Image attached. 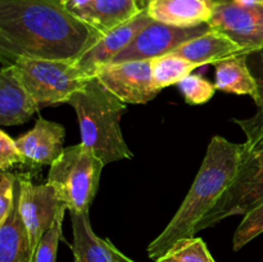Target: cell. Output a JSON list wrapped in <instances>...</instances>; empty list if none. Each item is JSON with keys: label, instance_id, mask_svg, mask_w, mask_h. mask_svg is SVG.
Wrapping results in <instances>:
<instances>
[{"label": "cell", "instance_id": "cell-14", "mask_svg": "<svg viewBox=\"0 0 263 262\" xmlns=\"http://www.w3.org/2000/svg\"><path fill=\"white\" fill-rule=\"evenodd\" d=\"M216 5V0H151L146 10L157 22L186 28L210 22Z\"/></svg>", "mask_w": 263, "mask_h": 262}, {"label": "cell", "instance_id": "cell-11", "mask_svg": "<svg viewBox=\"0 0 263 262\" xmlns=\"http://www.w3.org/2000/svg\"><path fill=\"white\" fill-rule=\"evenodd\" d=\"M153 21L148 10H141L127 22L102 33L100 38L74 61V63L87 77H92L98 67L110 63L113 58L125 50L136 35Z\"/></svg>", "mask_w": 263, "mask_h": 262}, {"label": "cell", "instance_id": "cell-16", "mask_svg": "<svg viewBox=\"0 0 263 262\" xmlns=\"http://www.w3.org/2000/svg\"><path fill=\"white\" fill-rule=\"evenodd\" d=\"M175 53L202 67L205 64H216L230 57L240 55L244 51L228 35L211 28L208 32L185 43Z\"/></svg>", "mask_w": 263, "mask_h": 262}, {"label": "cell", "instance_id": "cell-7", "mask_svg": "<svg viewBox=\"0 0 263 262\" xmlns=\"http://www.w3.org/2000/svg\"><path fill=\"white\" fill-rule=\"evenodd\" d=\"M17 205L35 253L37 244L51 228L64 203L50 184L35 185L30 175L20 174L17 175Z\"/></svg>", "mask_w": 263, "mask_h": 262}, {"label": "cell", "instance_id": "cell-12", "mask_svg": "<svg viewBox=\"0 0 263 262\" xmlns=\"http://www.w3.org/2000/svg\"><path fill=\"white\" fill-rule=\"evenodd\" d=\"M66 130L58 122L39 117L35 126L17 139L26 161L36 166H51L63 153Z\"/></svg>", "mask_w": 263, "mask_h": 262}, {"label": "cell", "instance_id": "cell-4", "mask_svg": "<svg viewBox=\"0 0 263 262\" xmlns=\"http://www.w3.org/2000/svg\"><path fill=\"white\" fill-rule=\"evenodd\" d=\"M103 162L84 144L64 148L62 156L50 166L48 184L69 212H86L99 188Z\"/></svg>", "mask_w": 263, "mask_h": 262}, {"label": "cell", "instance_id": "cell-29", "mask_svg": "<svg viewBox=\"0 0 263 262\" xmlns=\"http://www.w3.org/2000/svg\"><path fill=\"white\" fill-rule=\"evenodd\" d=\"M116 262H134V261L131 258H128L126 254H123L120 249L116 248Z\"/></svg>", "mask_w": 263, "mask_h": 262}, {"label": "cell", "instance_id": "cell-23", "mask_svg": "<svg viewBox=\"0 0 263 262\" xmlns=\"http://www.w3.org/2000/svg\"><path fill=\"white\" fill-rule=\"evenodd\" d=\"M68 210L67 205L59 210L54 223L51 228L41 238L40 243L35 251V261L33 262H57V252H58V244L62 239V223H63L64 212Z\"/></svg>", "mask_w": 263, "mask_h": 262}, {"label": "cell", "instance_id": "cell-2", "mask_svg": "<svg viewBox=\"0 0 263 262\" xmlns=\"http://www.w3.org/2000/svg\"><path fill=\"white\" fill-rule=\"evenodd\" d=\"M244 157V143L236 144L213 136L189 193L164 230L148 246V256L156 261L177 240L192 238L221 195L235 179Z\"/></svg>", "mask_w": 263, "mask_h": 262}, {"label": "cell", "instance_id": "cell-6", "mask_svg": "<svg viewBox=\"0 0 263 262\" xmlns=\"http://www.w3.org/2000/svg\"><path fill=\"white\" fill-rule=\"evenodd\" d=\"M263 203V148L244 154L239 171L226 192L199 225V231L236 215H248Z\"/></svg>", "mask_w": 263, "mask_h": 262}, {"label": "cell", "instance_id": "cell-25", "mask_svg": "<svg viewBox=\"0 0 263 262\" xmlns=\"http://www.w3.org/2000/svg\"><path fill=\"white\" fill-rule=\"evenodd\" d=\"M263 233V203L244 216L233 238L234 251H240L244 246Z\"/></svg>", "mask_w": 263, "mask_h": 262}, {"label": "cell", "instance_id": "cell-8", "mask_svg": "<svg viewBox=\"0 0 263 262\" xmlns=\"http://www.w3.org/2000/svg\"><path fill=\"white\" fill-rule=\"evenodd\" d=\"M92 76L126 104H146L161 91L154 84L152 61L103 64Z\"/></svg>", "mask_w": 263, "mask_h": 262}, {"label": "cell", "instance_id": "cell-1", "mask_svg": "<svg viewBox=\"0 0 263 262\" xmlns=\"http://www.w3.org/2000/svg\"><path fill=\"white\" fill-rule=\"evenodd\" d=\"M102 33L69 12L62 0H0V54L74 62Z\"/></svg>", "mask_w": 263, "mask_h": 262}, {"label": "cell", "instance_id": "cell-13", "mask_svg": "<svg viewBox=\"0 0 263 262\" xmlns=\"http://www.w3.org/2000/svg\"><path fill=\"white\" fill-rule=\"evenodd\" d=\"M39 104L20 79L12 64L0 71V125L26 123L37 110Z\"/></svg>", "mask_w": 263, "mask_h": 262}, {"label": "cell", "instance_id": "cell-33", "mask_svg": "<svg viewBox=\"0 0 263 262\" xmlns=\"http://www.w3.org/2000/svg\"><path fill=\"white\" fill-rule=\"evenodd\" d=\"M262 148H263V146H262Z\"/></svg>", "mask_w": 263, "mask_h": 262}, {"label": "cell", "instance_id": "cell-17", "mask_svg": "<svg viewBox=\"0 0 263 262\" xmlns=\"http://www.w3.org/2000/svg\"><path fill=\"white\" fill-rule=\"evenodd\" d=\"M141 10L144 9L136 0H91L74 15L100 33H104L127 22Z\"/></svg>", "mask_w": 263, "mask_h": 262}, {"label": "cell", "instance_id": "cell-5", "mask_svg": "<svg viewBox=\"0 0 263 262\" xmlns=\"http://www.w3.org/2000/svg\"><path fill=\"white\" fill-rule=\"evenodd\" d=\"M12 64L39 107L68 103L89 77L74 62L20 58Z\"/></svg>", "mask_w": 263, "mask_h": 262}, {"label": "cell", "instance_id": "cell-3", "mask_svg": "<svg viewBox=\"0 0 263 262\" xmlns=\"http://www.w3.org/2000/svg\"><path fill=\"white\" fill-rule=\"evenodd\" d=\"M68 104L76 110L81 144L91 149L104 166L133 158L120 125L126 103L108 91L97 77H89Z\"/></svg>", "mask_w": 263, "mask_h": 262}, {"label": "cell", "instance_id": "cell-30", "mask_svg": "<svg viewBox=\"0 0 263 262\" xmlns=\"http://www.w3.org/2000/svg\"><path fill=\"white\" fill-rule=\"evenodd\" d=\"M136 2L140 5L141 9H146V7H148V4L151 3V0H136Z\"/></svg>", "mask_w": 263, "mask_h": 262}, {"label": "cell", "instance_id": "cell-27", "mask_svg": "<svg viewBox=\"0 0 263 262\" xmlns=\"http://www.w3.org/2000/svg\"><path fill=\"white\" fill-rule=\"evenodd\" d=\"M25 163H27V161L18 148L17 141L10 138L5 131H0V170L2 172Z\"/></svg>", "mask_w": 263, "mask_h": 262}, {"label": "cell", "instance_id": "cell-18", "mask_svg": "<svg viewBox=\"0 0 263 262\" xmlns=\"http://www.w3.org/2000/svg\"><path fill=\"white\" fill-rule=\"evenodd\" d=\"M247 64L256 81L257 95L254 98L257 110L246 120H233L246 135L244 154H251L263 146V48L246 54Z\"/></svg>", "mask_w": 263, "mask_h": 262}, {"label": "cell", "instance_id": "cell-24", "mask_svg": "<svg viewBox=\"0 0 263 262\" xmlns=\"http://www.w3.org/2000/svg\"><path fill=\"white\" fill-rule=\"evenodd\" d=\"M180 92L184 95L185 102L192 105H199L207 103L215 95V84L203 79L199 74H189L181 82L177 84Z\"/></svg>", "mask_w": 263, "mask_h": 262}, {"label": "cell", "instance_id": "cell-28", "mask_svg": "<svg viewBox=\"0 0 263 262\" xmlns=\"http://www.w3.org/2000/svg\"><path fill=\"white\" fill-rule=\"evenodd\" d=\"M91 0H62L64 5H66L67 9L69 12H72L74 14L76 12H79L81 8H84L85 5H87Z\"/></svg>", "mask_w": 263, "mask_h": 262}, {"label": "cell", "instance_id": "cell-22", "mask_svg": "<svg viewBox=\"0 0 263 262\" xmlns=\"http://www.w3.org/2000/svg\"><path fill=\"white\" fill-rule=\"evenodd\" d=\"M156 262H216L204 240L197 236L177 240Z\"/></svg>", "mask_w": 263, "mask_h": 262}, {"label": "cell", "instance_id": "cell-21", "mask_svg": "<svg viewBox=\"0 0 263 262\" xmlns=\"http://www.w3.org/2000/svg\"><path fill=\"white\" fill-rule=\"evenodd\" d=\"M198 67H199L198 64L187 61L176 53L166 54L152 59V73H153L154 84L159 90L171 85H177L185 77L192 74V72Z\"/></svg>", "mask_w": 263, "mask_h": 262}, {"label": "cell", "instance_id": "cell-15", "mask_svg": "<svg viewBox=\"0 0 263 262\" xmlns=\"http://www.w3.org/2000/svg\"><path fill=\"white\" fill-rule=\"evenodd\" d=\"M73 233V262H116V247L94 233L89 211L69 212Z\"/></svg>", "mask_w": 263, "mask_h": 262}, {"label": "cell", "instance_id": "cell-9", "mask_svg": "<svg viewBox=\"0 0 263 262\" xmlns=\"http://www.w3.org/2000/svg\"><path fill=\"white\" fill-rule=\"evenodd\" d=\"M211 30L208 23L197 27H176L153 21L140 31L133 43L113 58L110 63L134 61H152L166 54L175 53L187 41L203 35Z\"/></svg>", "mask_w": 263, "mask_h": 262}, {"label": "cell", "instance_id": "cell-26", "mask_svg": "<svg viewBox=\"0 0 263 262\" xmlns=\"http://www.w3.org/2000/svg\"><path fill=\"white\" fill-rule=\"evenodd\" d=\"M17 175L3 171L0 174V225L7 221L15 205Z\"/></svg>", "mask_w": 263, "mask_h": 262}, {"label": "cell", "instance_id": "cell-32", "mask_svg": "<svg viewBox=\"0 0 263 262\" xmlns=\"http://www.w3.org/2000/svg\"><path fill=\"white\" fill-rule=\"evenodd\" d=\"M261 3H262V4H263V0H261Z\"/></svg>", "mask_w": 263, "mask_h": 262}, {"label": "cell", "instance_id": "cell-19", "mask_svg": "<svg viewBox=\"0 0 263 262\" xmlns=\"http://www.w3.org/2000/svg\"><path fill=\"white\" fill-rule=\"evenodd\" d=\"M35 253L31 248L27 230L25 228L17 205L4 223L0 225V262H33Z\"/></svg>", "mask_w": 263, "mask_h": 262}, {"label": "cell", "instance_id": "cell-31", "mask_svg": "<svg viewBox=\"0 0 263 262\" xmlns=\"http://www.w3.org/2000/svg\"><path fill=\"white\" fill-rule=\"evenodd\" d=\"M222 2H228V0H216V3H222Z\"/></svg>", "mask_w": 263, "mask_h": 262}, {"label": "cell", "instance_id": "cell-20", "mask_svg": "<svg viewBox=\"0 0 263 262\" xmlns=\"http://www.w3.org/2000/svg\"><path fill=\"white\" fill-rule=\"evenodd\" d=\"M216 90L256 98L257 86L247 64L246 54L230 57L215 64Z\"/></svg>", "mask_w": 263, "mask_h": 262}, {"label": "cell", "instance_id": "cell-10", "mask_svg": "<svg viewBox=\"0 0 263 262\" xmlns=\"http://www.w3.org/2000/svg\"><path fill=\"white\" fill-rule=\"evenodd\" d=\"M208 25L235 41L244 54L263 48V4L240 5L233 0L217 3Z\"/></svg>", "mask_w": 263, "mask_h": 262}]
</instances>
